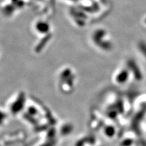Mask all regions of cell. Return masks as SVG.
<instances>
[{
	"label": "cell",
	"instance_id": "1",
	"mask_svg": "<svg viewBox=\"0 0 146 146\" xmlns=\"http://www.w3.org/2000/svg\"><path fill=\"white\" fill-rule=\"evenodd\" d=\"M127 72H121V74H119L118 75L117 77V81L119 82H124L127 79Z\"/></svg>",
	"mask_w": 146,
	"mask_h": 146
}]
</instances>
